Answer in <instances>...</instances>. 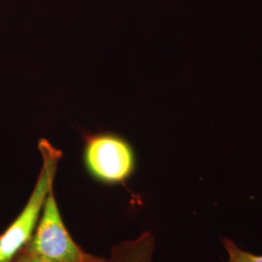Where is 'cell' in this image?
Here are the masks:
<instances>
[{"instance_id": "6da1fadb", "label": "cell", "mask_w": 262, "mask_h": 262, "mask_svg": "<svg viewBox=\"0 0 262 262\" xmlns=\"http://www.w3.org/2000/svg\"><path fill=\"white\" fill-rule=\"evenodd\" d=\"M38 149L42 156V168L27 204L17 219L0 235V262L12 261L31 239L42 215L48 194L54 187L62 151L44 138L39 140Z\"/></svg>"}, {"instance_id": "7a4b0ae2", "label": "cell", "mask_w": 262, "mask_h": 262, "mask_svg": "<svg viewBox=\"0 0 262 262\" xmlns=\"http://www.w3.org/2000/svg\"><path fill=\"white\" fill-rule=\"evenodd\" d=\"M83 161L88 173L106 185L124 184L136 168L130 143L112 131H83Z\"/></svg>"}, {"instance_id": "3957f363", "label": "cell", "mask_w": 262, "mask_h": 262, "mask_svg": "<svg viewBox=\"0 0 262 262\" xmlns=\"http://www.w3.org/2000/svg\"><path fill=\"white\" fill-rule=\"evenodd\" d=\"M25 248L55 262H109L108 257L86 253L76 244L62 221L54 187L48 194L37 227Z\"/></svg>"}, {"instance_id": "277c9868", "label": "cell", "mask_w": 262, "mask_h": 262, "mask_svg": "<svg viewBox=\"0 0 262 262\" xmlns=\"http://www.w3.org/2000/svg\"><path fill=\"white\" fill-rule=\"evenodd\" d=\"M156 238L150 231L115 245L108 257L109 262H154Z\"/></svg>"}, {"instance_id": "5b68a950", "label": "cell", "mask_w": 262, "mask_h": 262, "mask_svg": "<svg viewBox=\"0 0 262 262\" xmlns=\"http://www.w3.org/2000/svg\"><path fill=\"white\" fill-rule=\"evenodd\" d=\"M222 244L227 253V259L224 262H262V254H254L241 249L228 237H224Z\"/></svg>"}, {"instance_id": "8992f818", "label": "cell", "mask_w": 262, "mask_h": 262, "mask_svg": "<svg viewBox=\"0 0 262 262\" xmlns=\"http://www.w3.org/2000/svg\"><path fill=\"white\" fill-rule=\"evenodd\" d=\"M11 262H55L47 257L39 254V253H33L28 250L27 248H23L17 255L13 258Z\"/></svg>"}]
</instances>
